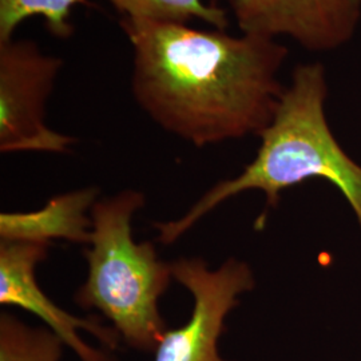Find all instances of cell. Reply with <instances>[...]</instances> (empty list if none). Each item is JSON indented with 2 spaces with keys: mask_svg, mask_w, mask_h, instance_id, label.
Here are the masks:
<instances>
[{
  "mask_svg": "<svg viewBox=\"0 0 361 361\" xmlns=\"http://www.w3.org/2000/svg\"><path fill=\"white\" fill-rule=\"evenodd\" d=\"M121 27L133 46L134 99L159 128L205 147L271 123L289 54L276 39L128 16Z\"/></svg>",
  "mask_w": 361,
  "mask_h": 361,
  "instance_id": "1",
  "label": "cell"
},
{
  "mask_svg": "<svg viewBox=\"0 0 361 361\" xmlns=\"http://www.w3.org/2000/svg\"><path fill=\"white\" fill-rule=\"evenodd\" d=\"M326 98L324 66H297L271 123L258 134L261 145L255 159L237 177L212 186L180 219L154 224L157 241L177 243L216 207L247 190L262 192L267 207H276L284 190L312 178H323L340 190L361 231V165L344 152L329 128Z\"/></svg>",
  "mask_w": 361,
  "mask_h": 361,
  "instance_id": "2",
  "label": "cell"
},
{
  "mask_svg": "<svg viewBox=\"0 0 361 361\" xmlns=\"http://www.w3.org/2000/svg\"><path fill=\"white\" fill-rule=\"evenodd\" d=\"M146 207L142 192L128 189L91 207L90 241L83 246L87 277L74 302L97 310L131 349L153 353L168 329L159 300L173 279L171 262L150 241L135 243L131 221Z\"/></svg>",
  "mask_w": 361,
  "mask_h": 361,
  "instance_id": "3",
  "label": "cell"
},
{
  "mask_svg": "<svg viewBox=\"0 0 361 361\" xmlns=\"http://www.w3.org/2000/svg\"><path fill=\"white\" fill-rule=\"evenodd\" d=\"M62 59L32 40L0 42V152L67 153L75 138L46 125V102Z\"/></svg>",
  "mask_w": 361,
  "mask_h": 361,
  "instance_id": "4",
  "label": "cell"
},
{
  "mask_svg": "<svg viewBox=\"0 0 361 361\" xmlns=\"http://www.w3.org/2000/svg\"><path fill=\"white\" fill-rule=\"evenodd\" d=\"M171 271L174 281L193 297V310L183 325L166 329L153 352L154 361H231L221 356L219 338L240 297L255 289V271L234 257L216 269L204 258L180 257L171 262Z\"/></svg>",
  "mask_w": 361,
  "mask_h": 361,
  "instance_id": "5",
  "label": "cell"
},
{
  "mask_svg": "<svg viewBox=\"0 0 361 361\" xmlns=\"http://www.w3.org/2000/svg\"><path fill=\"white\" fill-rule=\"evenodd\" d=\"M52 245L0 241V305L27 310L58 336L79 361H116L121 337L97 317H78L56 305L37 280V268Z\"/></svg>",
  "mask_w": 361,
  "mask_h": 361,
  "instance_id": "6",
  "label": "cell"
},
{
  "mask_svg": "<svg viewBox=\"0 0 361 361\" xmlns=\"http://www.w3.org/2000/svg\"><path fill=\"white\" fill-rule=\"evenodd\" d=\"M243 34L288 37L313 52L335 51L352 40L361 0H229Z\"/></svg>",
  "mask_w": 361,
  "mask_h": 361,
  "instance_id": "7",
  "label": "cell"
},
{
  "mask_svg": "<svg viewBox=\"0 0 361 361\" xmlns=\"http://www.w3.org/2000/svg\"><path fill=\"white\" fill-rule=\"evenodd\" d=\"M98 188L56 194L32 212L0 213V241L52 245L55 240L86 246L90 241L91 207Z\"/></svg>",
  "mask_w": 361,
  "mask_h": 361,
  "instance_id": "8",
  "label": "cell"
},
{
  "mask_svg": "<svg viewBox=\"0 0 361 361\" xmlns=\"http://www.w3.org/2000/svg\"><path fill=\"white\" fill-rule=\"evenodd\" d=\"M65 347L47 326H31L10 312L0 313V361H61Z\"/></svg>",
  "mask_w": 361,
  "mask_h": 361,
  "instance_id": "9",
  "label": "cell"
},
{
  "mask_svg": "<svg viewBox=\"0 0 361 361\" xmlns=\"http://www.w3.org/2000/svg\"><path fill=\"white\" fill-rule=\"evenodd\" d=\"M118 13L133 19L166 23H185L202 20L217 30L229 26L226 11L202 0H109Z\"/></svg>",
  "mask_w": 361,
  "mask_h": 361,
  "instance_id": "10",
  "label": "cell"
},
{
  "mask_svg": "<svg viewBox=\"0 0 361 361\" xmlns=\"http://www.w3.org/2000/svg\"><path fill=\"white\" fill-rule=\"evenodd\" d=\"M86 0H0V42L13 39L15 30L26 19L40 15L54 37L70 38L73 7Z\"/></svg>",
  "mask_w": 361,
  "mask_h": 361,
  "instance_id": "11",
  "label": "cell"
}]
</instances>
